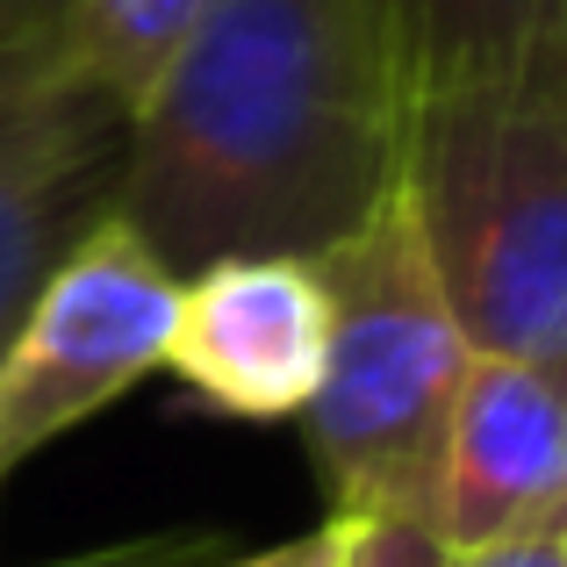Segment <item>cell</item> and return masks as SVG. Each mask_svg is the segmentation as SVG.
Masks as SVG:
<instances>
[{
  "instance_id": "obj_5",
  "label": "cell",
  "mask_w": 567,
  "mask_h": 567,
  "mask_svg": "<svg viewBox=\"0 0 567 567\" xmlns=\"http://www.w3.org/2000/svg\"><path fill=\"white\" fill-rule=\"evenodd\" d=\"M123 130L130 115L72 65L0 101V338L51 266L115 216Z\"/></svg>"
},
{
  "instance_id": "obj_3",
  "label": "cell",
  "mask_w": 567,
  "mask_h": 567,
  "mask_svg": "<svg viewBox=\"0 0 567 567\" xmlns=\"http://www.w3.org/2000/svg\"><path fill=\"white\" fill-rule=\"evenodd\" d=\"M317 280L331 331L317 388L295 416L331 517H431L460 374L474 352L416 251L402 194H388L352 237L317 251Z\"/></svg>"
},
{
  "instance_id": "obj_6",
  "label": "cell",
  "mask_w": 567,
  "mask_h": 567,
  "mask_svg": "<svg viewBox=\"0 0 567 567\" xmlns=\"http://www.w3.org/2000/svg\"><path fill=\"white\" fill-rule=\"evenodd\" d=\"M431 532L445 554L567 532V374L482 360L460 374Z\"/></svg>"
},
{
  "instance_id": "obj_7",
  "label": "cell",
  "mask_w": 567,
  "mask_h": 567,
  "mask_svg": "<svg viewBox=\"0 0 567 567\" xmlns=\"http://www.w3.org/2000/svg\"><path fill=\"white\" fill-rule=\"evenodd\" d=\"M317 259H216L181 280L166 367L223 416H295L323 367Z\"/></svg>"
},
{
  "instance_id": "obj_12",
  "label": "cell",
  "mask_w": 567,
  "mask_h": 567,
  "mask_svg": "<svg viewBox=\"0 0 567 567\" xmlns=\"http://www.w3.org/2000/svg\"><path fill=\"white\" fill-rule=\"evenodd\" d=\"M223 554H230L223 532L187 525V532H144V539H115V546H94V554L37 560V567H216Z\"/></svg>"
},
{
  "instance_id": "obj_9",
  "label": "cell",
  "mask_w": 567,
  "mask_h": 567,
  "mask_svg": "<svg viewBox=\"0 0 567 567\" xmlns=\"http://www.w3.org/2000/svg\"><path fill=\"white\" fill-rule=\"evenodd\" d=\"M208 8L216 0H65V65L130 115Z\"/></svg>"
},
{
  "instance_id": "obj_13",
  "label": "cell",
  "mask_w": 567,
  "mask_h": 567,
  "mask_svg": "<svg viewBox=\"0 0 567 567\" xmlns=\"http://www.w3.org/2000/svg\"><path fill=\"white\" fill-rule=\"evenodd\" d=\"M338 546H346V532H338V517H323V525L295 532V539L266 546V554H237V560H216V567H338Z\"/></svg>"
},
{
  "instance_id": "obj_15",
  "label": "cell",
  "mask_w": 567,
  "mask_h": 567,
  "mask_svg": "<svg viewBox=\"0 0 567 567\" xmlns=\"http://www.w3.org/2000/svg\"><path fill=\"white\" fill-rule=\"evenodd\" d=\"M560 567H567V532H560Z\"/></svg>"
},
{
  "instance_id": "obj_2",
  "label": "cell",
  "mask_w": 567,
  "mask_h": 567,
  "mask_svg": "<svg viewBox=\"0 0 567 567\" xmlns=\"http://www.w3.org/2000/svg\"><path fill=\"white\" fill-rule=\"evenodd\" d=\"M395 194L467 352L567 374V94L416 101Z\"/></svg>"
},
{
  "instance_id": "obj_10",
  "label": "cell",
  "mask_w": 567,
  "mask_h": 567,
  "mask_svg": "<svg viewBox=\"0 0 567 567\" xmlns=\"http://www.w3.org/2000/svg\"><path fill=\"white\" fill-rule=\"evenodd\" d=\"M65 72V0H0V94Z\"/></svg>"
},
{
  "instance_id": "obj_11",
  "label": "cell",
  "mask_w": 567,
  "mask_h": 567,
  "mask_svg": "<svg viewBox=\"0 0 567 567\" xmlns=\"http://www.w3.org/2000/svg\"><path fill=\"white\" fill-rule=\"evenodd\" d=\"M338 567H453L431 517H338Z\"/></svg>"
},
{
  "instance_id": "obj_4",
  "label": "cell",
  "mask_w": 567,
  "mask_h": 567,
  "mask_svg": "<svg viewBox=\"0 0 567 567\" xmlns=\"http://www.w3.org/2000/svg\"><path fill=\"white\" fill-rule=\"evenodd\" d=\"M173 317L181 274H166L115 216L86 230L0 338V482L166 367Z\"/></svg>"
},
{
  "instance_id": "obj_1",
  "label": "cell",
  "mask_w": 567,
  "mask_h": 567,
  "mask_svg": "<svg viewBox=\"0 0 567 567\" xmlns=\"http://www.w3.org/2000/svg\"><path fill=\"white\" fill-rule=\"evenodd\" d=\"M410 109L388 0H216L130 109L115 223L181 280L317 259L395 194Z\"/></svg>"
},
{
  "instance_id": "obj_8",
  "label": "cell",
  "mask_w": 567,
  "mask_h": 567,
  "mask_svg": "<svg viewBox=\"0 0 567 567\" xmlns=\"http://www.w3.org/2000/svg\"><path fill=\"white\" fill-rule=\"evenodd\" d=\"M416 101L567 94V0H388Z\"/></svg>"
},
{
  "instance_id": "obj_14",
  "label": "cell",
  "mask_w": 567,
  "mask_h": 567,
  "mask_svg": "<svg viewBox=\"0 0 567 567\" xmlns=\"http://www.w3.org/2000/svg\"><path fill=\"white\" fill-rule=\"evenodd\" d=\"M453 567H560V539H511L482 554H453Z\"/></svg>"
}]
</instances>
